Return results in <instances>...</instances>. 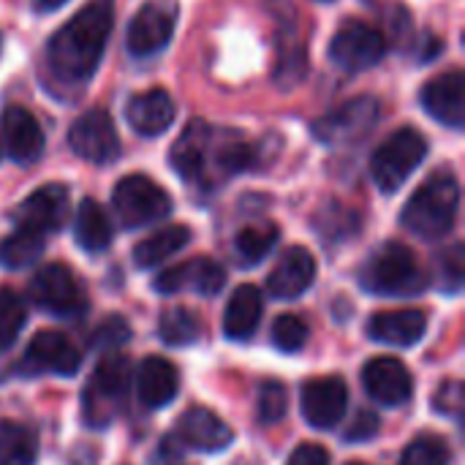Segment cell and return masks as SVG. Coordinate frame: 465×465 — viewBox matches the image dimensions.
Here are the masks:
<instances>
[{
	"label": "cell",
	"instance_id": "cell-1",
	"mask_svg": "<svg viewBox=\"0 0 465 465\" xmlns=\"http://www.w3.org/2000/svg\"><path fill=\"white\" fill-rule=\"evenodd\" d=\"M114 22L112 0L82 5L46 44V74L57 93L79 95L93 79Z\"/></svg>",
	"mask_w": 465,
	"mask_h": 465
},
{
	"label": "cell",
	"instance_id": "cell-2",
	"mask_svg": "<svg viewBox=\"0 0 465 465\" xmlns=\"http://www.w3.org/2000/svg\"><path fill=\"white\" fill-rule=\"evenodd\" d=\"M237 150V131H218L202 120H193L172 147V166L188 183H204L210 169L232 174Z\"/></svg>",
	"mask_w": 465,
	"mask_h": 465
},
{
	"label": "cell",
	"instance_id": "cell-3",
	"mask_svg": "<svg viewBox=\"0 0 465 465\" xmlns=\"http://www.w3.org/2000/svg\"><path fill=\"white\" fill-rule=\"evenodd\" d=\"M460 210V185L452 172L430 174L403 207V226L422 240H441L452 232Z\"/></svg>",
	"mask_w": 465,
	"mask_h": 465
},
{
	"label": "cell",
	"instance_id": "cell-4",
	"mask_svg": "<svg viewBox=\"0 0 465 465\" xmlns=\"http://www.w3.org/2000/svg\"><path fill=\"white\" fill-rule=\"evenodd\" d=\"M428 286L425 272L411 248L384 242L362 267V289L381 297H411Z\"/></svg>",
	"mask_w": 465,
	"mask_h": 465
},
{
	"label": "cell",
	"instance_id": "cell-5",
	"mask_svg": "<svg viewBox=\"0 0 465 465\" xmlns=\"http://www.w3.org/2000/svg\"><path fill=\"white\" fill-rule=\"evenodd\" d=\"M425 155H428V139L420 131L401 128L390 134L371 158L373 183L379 185V191L395 193L425 161Z\"/></svg>",
	"mask_w": 465,
	"mask_h": 465
},
{
	"label": "cell",
	"instance_id": "cell-6",
	"mask_svg": "<svg viewBox=\"0 0 465 465\" xmlns=\"http://www.w3.org/2000/svg\"><path fill=\"white\" fill-rule=\"evenodd\" d=\"M128 381H131V368L125 357L106 354L98 362V368L93 371L84 387V403H82V414L90 428H106L117 417L128 392Z\"/></svg>",
	"mask_w": 465,
	"mask_h": 465
},
{
	"label": "cell",
	"instance_id": "cell-7",
	"mask_svg": "<svg viewBox=\"0 0 465 465\" xmlns=\"http://www.w3.org/2000/svg\"><path fill=\"white\" fill-rule=\"evenodd\" d=\"M112 207H114L117 221L125 229H139V226H147V223H155V221L166 218L172 213V199L150 177L128 174L114 185Z\"/></svg>",
	"mask_w": 465,
	"mask_h": 465
},
{
	"label": "cell",
	"instance_id": "cell-8",
	"mask_svg": "<svg viewBox=\"0 0 465 465\" xmlns=\"http://www.w3.org/2000/svg\"><path fill=\"white\" fill-rule=\"evenodd\" d=\"M30 300L52 316H82L87 311V294L79 278L60 262L44 264L30 281Z\"/></svg>",
	"mask_w": 465,
	"mask_h": 465
},
{
	"label": "cell",
	"instance_id": "cell-9",
	"mask_svg": "<svg viewBox=\"0 0 465 465\" xmlns=\"http://www.w3.org/2000/svg\"><path fill=\"white\" fill-rule=\"evenodd\" d=\"M379 114H381L379 101L373 95H360V98L346 101L335 112L319 117L313 123V136L332 147L351 144L373 131V125L379 123Z\"/></svg>",
	"mask_w": 465,
	"mask_h": 465
},
{
	"label": "cell",
	"instance_id": "cell-10",
	"mask_svg": "<svg viewBox=\"0 0 465 465\" xmlns=\"http://www.w3.org/2000/svg\"><path fill=\"white\" fill-rule=\"evenodd\" d=\"M177 22V8L163 0L144 3L128 22L125 46L134 57H153L172 41Z\"/></svg>",
	"mask_w": 465,
	"mask_h": 465
},
{
	"label": "cell",
	"instance_id": "cell-11",
	"mask_svg": "<svg viewBox=\"0 0 465 465\" xmlns=\"http://www.w3.org/2000/svg\"><path fill=\"white\" fill-rule=\"evenodd\" d=\"M387 52V41L384 35L365 25V22H346L330 41V57L335 65H341L343 71H365L373 68Z\"/></svg>",
	"mask_w": 465,
	"mask_h": 465
},
{
	"label": "cell",
	"instance_id": "cell-12",
	"mask_svg": "<svg viewBox=\"0 0 465 465\" xmlns=\"http://www.w3.org/2000/svg\"><path fill=\"white\" fill-rule=\"evenodd\" d=\"M68 147L90 163L114 161L120 153V139L112 117L104 109H90L82 117H76L68 131Z\"/></svg>",
	"mask_w": 465,
	"mask_h": 465
},
{
	"label": "cell",
	"instance_id": "cell-13",
	"mask_svg": "<svg viewBox=\"0 0 465 465\" xmlns=\"http://www.w3.org/2000/svg\"><path fill=\"white\" fill-rule=\"evenodd\" d=\"M223 286H226V270L207 256H196L183 264H174L153 281V289L158 294L193 292L199 297H215Z\"/></svg>",
	"mask_w": 465,
	"mask_h": 465
},
{
	"label": "cell",
	"instance_id": "cell-14",
	"mask_svg": "<svg viewBox=\"0 0 465 465\" xmlns=\"http://www.w3.org/2000/svg\"><path fill=\"white\" fill-rule=\"evenodd\" d=\"M300 409L311 428L332 430L349 409V390H346L343 379L324 376V379L305 381L302 392H300Z\"/></svg>",
	"mask_w": 465,
	"mask_h": 465
},
{
	"label": "cell",
	"instance_id": "cell-15",
	"mask_svg": "<svg viewBox=\"0 0 465 465\" xmlns=\"http://www.w3.org/2000/svg\"><path fill=\"white\" fill-rule=\"evenodd\" d=\"M82 365L79 349L57 330H41L25 349L22 371L25 373H54V376H74Z\"/></svg>",
	"mask_w": 465,
	"mask_h": 465
},
{
	"label": "cell",
	"instance_id": "cell-16",
	"mask_svg": "<svg viewBox=\"0 0 465 465\" xmlns=\"http://www.w3.org/2000/svg\"><path fill=\"white\" fill-rule=\"evenodd\" d=\"M68 218V191L65 185H41L35 193H30L14 213V221L19 229L35 232V234H49L60 232Z\"/></svg>",
	"mask_w": 465,
	"mask_h": 465
},
{
	"label": "cell",
	"instance_id": "cell-17",
	"mask_svg": "<svg viewBox=\"0 0 465 465\" xmlns=\"http://www.w3.org/2000/svg\"><path fill=\"white\" fill-rule=\"evenodd\" d=\"M362 384L365 392L379 403V406H403L411 392H414V379L411 371L395 360V357H376L365 365L362 371Z\"/></svg>",
	"mask_w": 465,
	"mask_h": 465
},
{
	"label": "cell",
	"instance_id": "cell-18",
	"mask_svg": "<svg viewBox=\"0 0 465 465\" xmlns=\"http://www.w3.org/2000/svg\"><path fill=\"white\" fill-rule=\"evenodd\" d=\"M0 136L5 153L16 163H35L44 153V131L25 106H5L0 114Z\"/></svg>",
	"mask_w": 465,
	"mask_h": 465
},
{
	"label": "cell",
	"instance_id": "cell-19",
	"mask_svg": "<svg viewBox=\"0 0 465 465\" xmlns=\"http://www.w3.org/2000/svg\"><path fill=\"white\" fill-rule=\"evenodd\" d=\"M425 112L447 128L460 131L465 125V79L460 71L441 74L422 90Z\"/></svg>",
	"mask_w": 465,
	"mask_h": 465
},
{
	"label": "cell",
	"instance_id": "cell-20",
	"mask_svg": "<svg viewBox=\"0 0 465 465\" xmlns=\"http://www.w3.org/2000/svg\"><path fill=\"white\" fill-rule=\"evenodd\" d=\"M177 436L188 450L196 452H223L232 441L234 433L232 428L210 409L193 406L177 420Z\"/></svg>",
	"mask_w": 465,
	"mask_h": 465
},
{
	"label": "cell",
	"instance_id": "cell-21",
	"mask_svg": "<svg viewBox=\"0 0 465 465\" xmlns=\"http://www.w3.org/2000/svg\"><path fill=\"white\" fill-rule=\"evenodd\" d=\"M316 281V259L308 248H289L267 278V289L275 300H297Z\"/></svg>",
	"mask_w": 465,
	"mask_h": 465
},
{
	"label": "cell",
	"instance_id": "cell-22",
	"mask_svg": "<svg viewBox=\"0 0 465 465\" xmlns=\"http://www.w3.org/2000/svg\"><path fill=\"white\" fill-rule=\"evenodd\" d=\"M428 332V313L417 308H403V311H381L368 322V335L379 343L409 349L422 341Z\"/></svg>",
	"mask_w": 465,
	"mask_h": 465
},
{
	"label": "cell",
	"instance_id": "cell-23",
	"mask_svg": "<svg viewBox=\"0 0 465 465\" xmlns=\"http://www.w3.org/2000/svg\"><path fill=\"white\" fill-rule=\"evenodd\" d=\"M125 120L139 136H161L174 123V101L166 90L150 87L128 101Z\"/></svg>",
	"mask_w": 465,
	"mask_h": 465
},
{
	"label": "cell",
	"instance_id": "cell-24",
	"mask_svg": "<svg viewBox=\"0 0 465 465\" xmlns=\"http://www.w3.org/2000/svg\"><path fill=\"white\" fill-rule=\"evenodd\" d=\"M180 373L163 357H147L136 368V395L144 409H163L177 398Z\"/></svg>",
	"mask_w": 465,
	"mask_h": 465
},
{
	"label": "cell",
	"instance_id": "cell-25",
	"mask_svg": "<svg viewBox=\"0 0 465 465\" xmlns=\"http://www.w3.org/2000/svg\"><path fill=\"white\" fill-rule=\"evenodd\" d=\"M262 322V294L256 286H237L226 302L223 335L229 341H248Z\"/></svg>",
	"mask_w": 465,
	"mask_h": 465
},
{
	"label": "cell",
	"instance_id": "cell-26",
	"mask_svg": "<svg viewBox=\"0 0 465 465\" xmlns=\"http://www.w3.org/2000/svg\"><path fill=\"white\" fill-rule=\"evenodd\" d=\"M191 242V229L188 226H163L158 232H153L150 237H144L136 248H134V262L142 270H153L158 264H163L166 259H172L174 253H180L185 245Z\"/></svg>",
	"mask_w": 465,
	"mask_h": 465
},
{
	"label": "cell",
	"instance_id": "cell-27",
	"mask_svg": "<svg viewBox=\"0 0 465 465\" xmlns=\"http://www.w3.org/2000/svg\"><path fill=\"white\" fill-rule=\"evenodd\" d=\"M74 234H76L79 248H84L87 253H101L109 248L112 221L95 199H82L76 218H74Z\"/></svg>",
	"mask_w": 465,
	"mask_h": 465
},
{
	"label": "cell",
	"instance_id": "cell-28",
	"mask_svg": "<svg viewBox=\"0 0 465 465\" xmlns=\"http://www.w3.org/2000/svg\"><path fill=\"white\" fill-rule=\"evenodd\" d=\"M38 439L19 422L0 420V465H35Z\"/></svg>",
	"mask_w": 465,
	"mask_h": 465
},
{
	"label": "cell",
	"instance_id": "cell-29",
	"mask_svg": "<svg viewBox=\"0 0 465 465\" xmlns=\"http://www.w3.org/2000/svg\"><path fill=\"white\" fill-rule=\"evenodd\" d=\"M278 237H281V232L275 223H251V226L240 229V234L234 240V251L242 264H259L278 245Z\"/></svg>",
	"mask_w": 465,
	"mask_h": 465
},
{
	"label": "cell",
	"instance_id": "cell-30",
	"mask_svg": "<svg viewBox=\"0 0 465 465\" xmlns=\"http://www.w3.org/2000/svg\"><path fill=\"white\" fill-rule=\"evenodd\" d=\"M44 251V234L16 229L8 240L0 242V264L5 270H25L38 262Z\"/></svg>",
	"mask_w": 465,
	"mask_h": 465
},
{
	"label": "cell",
	"instance_id": "cell-31",
	"mask_svg": "<svg viewBox=\"0 0 465 465\" xmlns=\"http://www.w3.org/2000/svg\"><path fill=\"white\" fill-rule=\"evenodd\" d=\"M158 335L166 346H191L199 341L202 335V322L193 311H185V308H172L161 316L158 322Z\"/></svg>",
	"mask_w": 465,
	"mask_h": 465
},
{
	"label": "cell",
	"instance_id": "cell-32",
	"mask_svg": "<svg viewBox=\"0 0 465 465\" xmlns=\"http://www.w3.org/2000/svg\"><path fill=\"white\" fill-rule=\"evenodd\" d=\"M25 322H27L25 300L14 289L0 286V349L16 343L19 332L25 330Z\"/></svg>",
	"mask_w": 465,
	"mask_h": 465
},
{
	"label": "cell",
	"instance_id": "cell-33",
	"mask_svg": "<svg viewBox=\"0 0 465 465\" xmlns=\"http://www.w3.org/2000/svg\"><path fill=\"white\" fill-rule=\"evenodd\" d=\"M452 463V452H450V444L436 436V433H422L417 436L403 458H401V465H450Z\"/></svg>",
	"mask_w": 465,
	"mask_h": 465
},
{
	"label": "cell",
	"instance_id": "cell-34",
	"mask_svg": "<svg viewBox=\"0 0 465 465\" xmlns=\"http://www.w3.org/2000/svg\"><path fill=\"white\" fill-rule=\"evenodd\" d=\"M308 324L294 316V313H286V316H278L275 324H272V343L278 351L283 354H294L300 351L305 343H308Z\"/></svg>",
	"mask_w": 465,
	"mask_h": 465
},
{
	"label": "cell",
	"instance_id": "cell-35",
	"mask_svg": "<svg viewBox=\"0 0 465 465\" xmlns=\"http://www.w3.org/2000/svg\"><path fill=\"white\" fill-rule=\"evenodd\" d=\"M289 411V392L281 381H267L259 390V422L278 425Z\"/></svg>",
	"mask_w": 465,
	"mask_h": 465
},
{
	"label": "cell",
	"instance_id": "cell-36",
	"mask_svg": "<svg viewBox=\"0 0 465 465\" xmlns=\"http://www.w3.org/2000/svg\"><path fill=\"white\" fill-rule=\"evenodd\" d=\"M128 338H131V327H128L120 316H112V319H106L104 324L95 327V332H93V346H95V349H104V351H112V349L128 343Z\"/></svg>",
	"mask_w": 465,
	"mask_h": 465
},
{
	"label": "cell",
	"instance_id": "cell-37",
	"mask_svg": "<svg viewBox=\"0 0 465 465\" xmlns=\"http://www.w3.org/2000/svg\"><path fill=\"white\" fill-rule=\"evenodd\" d=\"M439 264H441V283H444V289H447L450 294L458 292L460 283H463V248H460V245H452V248L439 259Z\"/></svg>",
	"mask_w": 465,
	"mask_h": 465
},
{
	"label": "cell",
	"instance_id": "cell-38",
	"mask_svg": "<svg viewBox=\"0 0 465 465\" xmlns=\"http://www.w3.org/2000/svg\"><path fill=\"white\" fill-rule=\"evenodd\" d=\"M460 406H463V384L460 381H447L433 398V409L447 417H458Z\"/></svg>",
	"mask_w": 465,
	"mask_h": 465
},
{
	"label": "cell",
	"instance_id": "cell-39",
	"mask_svg": "<svg viewBox=\"0 0 465 465\" xmlns=\"http://www.w3.org/2000/svg\"><path fill=\"white\" fill-rule=\"evenodd\" d=\"M379 430H381V420H379L373 411H362V414L354 420V425L346 430V441L362 444V441H371L373 436H379Z\"/></svg>",
	"mask_w": 465,
	"mask_h": 465
},
{
	"label": "cell",
	"instance_id": "cell-40",
	"mask_svg": "<svg viewBox=\"0 0 465 465\" xmlns=\"http://www.w3.org/2000/svg\"><path fill=\"white\" fill-rule=\"evenodd\" d=\"M286 465H330V452L319 444H302L292 452Z\"/></svg>",
	"mask_w": 465,
	"mask_h": 465
},
{
	"label": "cell",
	"instance_id": "cell-41",
	"mask_svg": "<svg viewBox=\"0 0 465 465\" xmlns=\"http://www.w3.org/2000/svg\"><path fill=\"white\" fill-rule=\"evenodd\" d=\"M33 3H35L38 11H52V8H60V5L68 3V0H33Z\"/></svg>",
	"mask_w": 465,
	"mask_h": 465
},
{
	"label": "cell",
	"instance_id": "cell-42",
	"mask_svg": "<svg viewBox=\"0 0 465 465\" xmlns=\"http://www.w3.org/2000/svg\"><path fill=\"white\" fill-rule=\"evenodd\" d=\"M349 465H365V463H349Z\"/></svg>",
	"mask_w": 465,
	"mask_h": 465
},
{
	"label": "cell",
	"instance_id": "cell-43",
	"mask_svg": "<svg viewBox=\"0 0 465 465\" xmlns=\"http://www.w3.org/2000/svg\"><path fill=\"white\" fill-rule=\"evenodd\" d=\"M324 3H330V0H324Z\"/></svg>",
	"mask_w": 465,
	"mask_h": 465
}]
</instances>
